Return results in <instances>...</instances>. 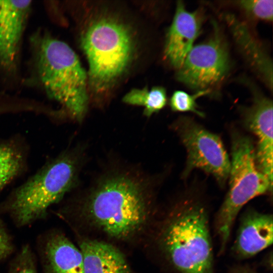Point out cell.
<instances>
[{"label":"cell","mask_w":273,"mask_h":273,"mask_svg":"<svg viewBox=\"0 0 273 273\" xmlns=\"http://www.w3.org/2000/svg\"><path fill=\"white\" fill-rule=\"evenodd\" d=\"M153 182L136 169H110L87 189L82 211L91 222L107 235L127 239L147 222L155 190Z\"/></svg>","instance_id":"1"},{"label":"cell","mask_w":273,"mask_h":273,"mask_svg":"<svg viewBox=\"0 0 273 273\" xmlns=\"http://www.w3.org/2000/svg\"><path fill=\"white\" fill-rule=\"evenodd\" d=\"M28 73L22 85L37 89L60 106L65 116L81 121L87 108V73L73 49L48 30L29 39Z\"/></svg>","instance_id":"2"},{"label":"cell","mask_w":273,"mask_h":273,"mask_svg":"<svg viewBox=\"0 0 273 273\" xmlns=\"http://www.w3.org/2000/svg\"><path fill=\"white\" fill-rule=\"evenodd\" d=\"M133 28L117 14L103 11L86 22L79 43L88 64V83L95 94L108 93L129 70L137 53Z\"/></svg>","instance_id":"3"},{"label":"cell","mask_w":273,"mask_h":273,"mask_svg":"<svg viewBox=\"0 0 273 273\" xmlns=\"http://www.w3.org/2000/svg\"><path fill=\"white\" fill-rule=\"evenodd\" d=\"M163 230L162 249L176 273H213L212 246L207 210L196 197L174 205Z\"/></svg>","instance_id":"4"},{"label":"cell","mask_w":273,"mask_h":273,"mask_svg":"<svg viewBox=\"0 0 273 273\" xmlns=\"http://www.w3.org/2000/svg\"><path fill=\"white\" fill-rule=\"evenodd\" d=\"M81 155L67 150L47 162L10 195L8 207L19 222L27 223L43 215L75 186Z\"/></svg>","instance_id":"5"},{"label":"cell","mask_w":273,"mask_h":273,"mask_svg":"<svg viewBox=\"0 0 273 273\" xmlns=\"http://www.w3.org/2000/svg\"><path fill=\"white\" fill-rule=\"evenodd\" d=\"M229 190L216 221L220 242V253L225 248L235 220L242 207L258 196L272 193V183L259 170L251 138L235 131L231 136Z\"/></svg>","instance_id":"6"},{"label":"cell","mask_w":273,"mask_h":273,"mask_svg":"<svg viewBox=\"0 0 273 273\" xmlns=\"http://www.w3.org/2000/svg\"><path fill=\"white\" fill-rule=\"evenodd\" d=\"M172 128L187 152L181 177L186 178L194 170L199 169L224 187L228 180L231 161L221 138L188 116L177 118Z\"/></svg>","instance_id":"7"},{"label":"cell","mask_w":273,"mask_h":273,"mask_svg":"<svg viewBox=\"0 0 273 273\" xmlns=\"http://www.w3.org/2000/svg\"><path fill=\"white\" fill-rule=\"evenodd\" d=\"M31 1H0V82L4 91L22 86L21 55Z\"/></svg>","instance_id":"8"},{"label":"cell","mask_w":273,"mask_h":273,"mask_svg":"<svg viewBox=\"0 0 273 273\" xmlns=\"http://www.w3.org/2000/svg\"><path fill=\"white\" fill-rule=\"evenodd\" d=\"M213 25L211 36L192 48L176 73L178 81L197 92L211 91L230 69L227 46L217 23Z\"/></svg>","instance_id":"9"},{"label":"cell","mask_w":273,"mask_h":273,"mask_svg":"<svg viewBox=\"0 0 273 273\" xmlns=\"http://www.w3.org/2000/svg\"><path fill=\"white\" fill-rule=\"evenodd\" d=\"M247 84L253 98L251 105L241 110L242 121L257 139L255 147L258 167L272 183V101L252 83Z\"/></svg>","instance_id":"10"},{"label":"cell","mask_w":273,"mask_h":273,"mask_svg":"<svg viewBox=\"0 0 273 273\" xmlns=\"http://www.w3.org/2000/svg\"><path fill=\"white\" fill-rule=\"evenodd\" d=\"M175 8L166 33L164 53L168 62L178 69L199 34L201 20L197 12L188 11L181 1L177 2Z\"/></svg>","instance_id":"11"},{"label":"cell","mask_w":273,"mask_h":273,"mask_svg":"<svg viewBox=\"0 0 273 273\" xmlns=\"http://www.w3.org/2000/svg\"><path fill=\"white\" fill-rule=\"evenodd\" d=\"M272 216L254 210L243 216L234 245L235 254L239 258L253 256L272 243Z\"/></svg>","instance_id":"12"},{"label":"cell","mask_w":273,"mask_h":273,"mask_svg":"<svg viewBox=\"0 0 273 273\" xmlns=\"http://www.w3.org/2000/svg\"><path fill=\"white\" fill-rule=\"evenodd\" d=\"M224 18L244 59L272 90V64L268 55L253 37L246 24L233 14H225Z\"/></svg>","instance_id":"13"},{"label":"cell","mask_w":273,"mask_h":273,"mask_svg":"<svg viewBox=\"0 0 273 273\" xmlns=\"http://www.w3.org/2000/svg\"><path fill=\"white\" fill-rule=\"evenodd\" d=\"M84 273H130L123 254L107 243L85 240L80 244Z\"/></svg>","instance_id":"14"},{"label":"cell","mask_w":273,"mask_h":273,"mask_svg":"<svg viewBox=\"0 0 273 273\" xmlns=\"http://www.w3.org/2000/svg\"><path fill=\"white\" fill-rule=\"evenodd\" d=\"M47 255L52 273H84L80 250L63 235L50 240Z\"/></svg>","instance_id":"15"},{"label":"cell","mask_w":273,"mask_h":273,"mask_svg":"<svg viewBox=\"0 0 273 273\" xmlns=\"http://www.w3.org/2000/svg\"><path fill=\"white\" fill-rule=\"evenodd\" d=\"M26 162L25 150L18 142L0 143V191L22 172Z\"/></svg>","instance_id":"16"},{"label":"cell","mask_w":273,"mask_h":273,"mask_svg":"<svg viewBox=\"0 0 273 273\" xmlns=\"http://www.w3.org/2000/svg\"><path fill=\"white\" fill-rule=\"evenodd\" d=\"M123 102L130 105L144 107V114L147 117L162 110L167 103L165 89L156 86L149 89L147 87L132 89L124 95Z\"/></svg>","instance_id":"17"},{"label":"cell","mask_w":273,"mask_h":273,"mask_svg":"<svg viewBox=\"0 0 273 273\" xmlns=\"http://www.w3.org/2000/svg\"><path fill=\"white\" fill-rule=\"evenodd\" d=\"M210 92L209 90H199L190 95L184 91L176 90L170 99L171 109L174 112H191L203 117L204 113L199 109L196 100L201 97L209 94Z\"/></svg>","instance_id":"18"},{"label":"cell","mask_w":273,"mask_h":273,"mask_svg":"<svg viewBox=\"0 0 273 273\" xmlns=\"http://www.w3.org/2000/svg\"><path fill=\"white\" fill-rule=\"evenodd\" d=\"M238 6L249 16L262 20H272V0H243L237 2Z\"/></svg>","instance_id":"19"},{"label":"cell","mask_w":273,"mask_h":273,"mask_svg":"<svg viewBox=\"0 0 273 273\" xmlns=\"http://www.w3.org/2000/svg\"><path fill=\"white\" fill-rule=\"evenodd\" d=\"M12 250L10 238L0 223V261L6 257Z\"/></svg>","instance_id":"20"},{"label":"cell","mask_w":273,"mask_h":273,"mask_svg":"<svg viewBox=\"0 0 273 273\" xmlns=\"http://www.w3.org/2000/svg\"><path fill=\"white\" fill-rule=\"evenodd\" d=\"M235 273H256V272L251 270H248V269H241L238 271H237Z\"/></svg>","instance_id":"21"}]
</instances>
